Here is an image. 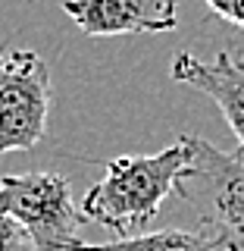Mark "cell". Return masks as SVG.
<instances>
[{"instance_id":"7","label":"cell","mask_w":244,"mask_h":251,"mask_svg":"<svg viewBox=\"0 0 244 251\" xmlns=\"http://www.w3.org/2000/svg\"><path fill=\"white\" fill-rule=\"evenodd\" d=\"M72 251H219L213 232L207 226L198 229H163V232H141L132 239H113V242H78Z\"/></svg>"},{"instance_id":"5","label":"cell","mask_w":244,"mask_h":251,"mask_svg":"<svg viewBox=\"0 0 244 251\" xmlns=\"http://www.w3.org/2000/svg\"><path fill=\"white\" fill-rule=\"evenodd\" d=\"M85 35H147L178 25V0H63Z\"/></svg>"},{"instance_id":"10","label":"cell","mask_w":244,"mask_h":251,"mask_svg":"<svg viewBox=\"0 0 244 251\" xmlns=\"http://www.w3.org/2000/svg\"><path fill=\"white\" fill-rule=\"evenodd\" d=\"M229 22H235V25H241L244 28V0H235V6H232V19Z\"/></svg>"},{"instance_id":"6","label":"cell","mask_w":244,"mask_h":251,"mask_svg":"<svg viewBox=\"0 0 244 251\" xmlns=\"http://www.w3.org/2000/svg\"><path fill=\"white\" fill-rule=\"evenodd\" d=\"M172 78L207 94L222 110L232 135L238 138V151L244 154V63L235 60L232 47L219 50L213 60H198L194 53H178L172 60Z\"/></svg>"},{"instance_id":"8","label":"cell","mask_w":244,"mask_h":251,"mask_svg":"<svg viewBox=\"0 0 244 251\" xmlns=\"http://www.w3.org/2000/svg\"><path fill=\"white\" fill-rule=\"evenodd\" d=\"M0 251H35L28 232L6 214H0Z\"/></svg>"},{"instance_id":"9","label":"cell","mask_w":244,"mask_h":251,"mask_svg":"<svg viewBox=\"0 0 244 251\" xmlns=\"http://www.w3.org/2000/svg\"><path fill=\"white\" fill-rule=\"evenodd\" d=\"M207 6L213 10L216 16H222V19H232V6L235 0H207Z\"/></svg>"},{"instance_id":"3","label":"cell","mask_w":244,"mask_h":251,"mask_svg":"<svg viewBox=\"0 0 244 251\" xmlns=\"http://www.w3.org/2000/svg\"><path fill=\"white\" fill-rule=\"evenodd\" d=\"M50 69L28 47L0 44V157L31 151L47 132Z\"/></svg>"},{"instance_id":"2","label":"cell","mask_w":244,"mask_h":251,"mask_svg":"<svg viewBox=\"0 0 244 251\" xmlns=\"http://www.w3.org/2000/svg\"><path fill=\"white\" fill-rule=\"evenodd\" d=\"M0 214L28 232L35 251H72L82 242L85 217L72 185L60 173H22L0 179Z\"/></svg>"},{"instance_id":"4","label":"cell","mask_w":244,"mask_h":251,"mask_svg":"<svg viewBox=\"0 0 244 251\" xmlns=\"http://www.w3.org/2000/svg\"><path fill=\"white\" fill-rule=\"evenodd\" d=\"M191 151V176L200 195H188V201L203 198L200 223L213 232L219 251H244V154L219 151L200 135H182Z\"/></svg>"},{"instance_id":"1","label":"cell","mask_w":244,"mask_h":251,"mask_svg":"<svg viewBox=\"0 0 244 251\" xmlns=\"http://www.w3.org/2000/svg\"><path fill=\"white\" fill-rule=\"evenodd\" d=\"M188 176H191V151L185 138L151 157L122 154L104 160V176L88 188L82 201V217L94 220L104 229H113L119 239L141 235L169 195L188 201Z\"/></svg>"}]
</instances>
